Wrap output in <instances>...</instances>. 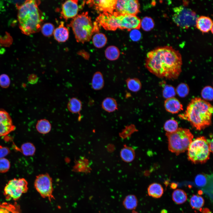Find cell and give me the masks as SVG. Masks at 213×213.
<instances>
[{
    "mask_svg": "<svg viewBox=\"0 0 213 213\" xmlns=\"http://www.w3.org/2000/svg\"><path fill=\"white\" fill-rule=\"evenodd\" d=\"M30 80L31 83H35L38 81V78L36 75L33 74L30 76Z\"/></svg>",
    "mask_w": 213,
    "mask_h": 213,
    "instance_id": "obj_44",
    "label": "cell"
},
{
    "mask_svg": "<svg viewBox=\"0 0 213 213\" xmlns=\"http://www.w3.org/2000/svg\"><path fill=\"white\" fill-rule=\"evenodd\" d=\"M133 211H132V213H139L138 212L135 211L134 210H133Z\"/></svg>",
    "mask_w": 213,
    "mask_h": 213,
    "instance_id": "obj_50",
    "label": "cell"
},
{
    "mask_svg": "<svg viewBox=\"0 0 213 213\" xmlns=\"http://www.w3.org/2000/svg\"><path fill=\"white\" fill-rule=\"evenodd\" d=\"M117 22L118 28L128 30L139 29L141 27V20L136 15H120L117 13Z\"/></svg>",
    "mask_w": 213,
    "mask_h": 213,
    "instance_id": "obj_11",
    "label": "cell"
},
{
    "mask_svg": "<svg viewBox=\"0 0 213 213\" xmlns=\"http://www.w3.org/2000/svg\"><path fill=\"white\" fill-rule=\"evenodd\" d=\"M196 25L197 28L203 33H206L212 30L213 23L209 17L201 16L198 17Z\"/></svg>",
    "mask_w": 213,
    "mask_h": 213,
    "instance_id": "obj_17",
    "label": "cell"
},
{
    "mask_svg": "<svg viewBox=\"0 0 213 213\" xmlns=\"http://www.w3.org/2000/svg\"><path fill=\"white\" fill-rule=\"evenodd\" d=\"M117 13L114 12L111 14L107 12L101 13L95 22L98 26H101L107 30L114 31L118 28L117 22Z\"/></svg>",
    "mask_w": 213,
    "mask_h": 213,
    "instance_id": "obj_12",
    "label": "cell"
},
{
    "mask_svg": "<svg viewBox=\"0 0 213 213\" xmlns=\"http://www.w3.org/2000/svg\"><path fill=\"white\" fill-rule=\"evenodd\" d=\"M116 0H89L86 3L90 7H93L97 11L112 14L114 12Z\"/></svg>",
    "mask_w": 213,
    "mask_h": 213,
    "instance_id": "obj_13",
    "label": "cell"
},
{
    "mask_svg": "<svg viewBox=\"0 0 213 213\" xmlns=\"http://www.w3.org/2000/svg\"><path fill=\"white\" fill-rule=\"evenodd\" d=\"M40 3L39 1L26 0L17 7L19 27L25 35L35 33L41 28L43 19L38 7Z\"/></svg>",
    "mask_w": 213,
    "mask_h": 213,
    "instance_id": "obj_3",
    "label": "cell"
},
{
    "mask_svg": "<svg viewBox=\"0 0 213 213\" xmlns=\"http://www.w3.org/2000/svg\"><path fill=\"white\" fill-rule=\"evenodd\" d=\"M207 140L209 144L210 151L211 152H212L213 151V139H212L211 140Z\"/></svg>",
    "mask_w": 213,
    "mask_h": 213,
    "instance_id": "obj_45",
    "label": "cell"
},
{
    "mask_svg": "<svg viewBox=\"0 0 213 213\" xmlns=\"http://www.w3.org/2000/svg\"><path fill=\"white\" fill-rule=\"evenodd\" d=\"M10 164L9 161L6 158L0 159V173L7 172L10 169Z\"/></svg>",
    "mask_w": 213,
    "mask_h": 213,
    "instance_id": "obj_40",
    "label": "cell"
},
{
    "mask_svg": "<svg viewBox=\"0 0 213 213\" xmlns=\"http://www.w3.org/2000/svg\"><path fill=\"white\" fill-rule=\"evenodd\" d=\"M182 65L180 53L169 46L158 47L148 52L145 64L148 70L156 77L172 80L180 75Z\"/></svg>",
    "mask_w": 213,
    "mask_h": 213,
    "instance_id": "obj_1",
    "label": "cell"
},
{
    "mask_svg": "<svg viewBox=\"0 0 213 213\" xmlns=\"http://www.w3.org/2000/svg\"><path fill=\"white\" fill-rule=\"evenodd\" d=\"M120 156L124 161L130 162L134 159L135 153L134 150L131 148L125 146L121 151Z\"/></svg>",
    "mask_w": 213,
    "mask_h": 213,
    "instance_id": "obj_28",
    "label": "cell"
},
{
    "mask_svg": "<svg viewBox=\"0 0 213 213\" xmlns=\"http://www.w3.org/2000/svg\"><path fill=\"white\" fill-rule=\"evenodd\" d=\"M175 90L176 93L179 96L183 98L188 95L189 92V88L186 84L181 83L178 85Z\"/></svg>",
    "mask_w": 213,
    "mask_h": 213,
    "instance_id": "obj_36",
    "label": "cell"
},
{
    "mask_svg": "<svg viewBox=\"0 0 213 213\" xmlns=\"http://www.w3.org/2000/svg\"><path fill=\"white\" fill-rule=\"evenodd\" d=\"M41 29L43 35L46 36H50L53 33L54 27L52 24L47 23L43 24Z\"/></svg>",
    "mask_w": 213,
    "mask_h": 213,
    "instance_id": "obj_39",
    "label": "cell"
},
{
    "mask_svg": "<svg viewBox=\"0 0 213 213\" xmlns=\"http://www.w3.org/2000/svg\"><path fill=\"white\" fill-rule=\"evenodd\" d=\"M10 84V80L8 76L5 74L0 76V85L3 88H6L8 87Z\"/></svg>",
    "mask_w": 213,
    "mask_h": 213,
    "instance_id": "obj_42",
    "label": "cell"
},
{
    "mask_svg": "<svg viewBox=\"0 0 213 213\" xmlns=\"http://www.w3.org/2000/svg\"><path fill=\"white\" fill-rule=\"evenodd\" d=\"M104 83L102 74L99 71L96 72L93 75L91 81V86L93 89L100 90L103 88Z\"/></svg>",
    "mask_w": 213,
    "mask_h": 213,
    "instance_id": "obj_21",
    "label": "cell"
},
{
    "mask_svg": "<svg viewBox=\"0 0 213 213\" xmlns=\"http://www.w3.org/2000/svg\"><path fill=\"white\" fill-rule=\"evenodd\" d=\"M164 106L167 111L173 114L178 113L183 110L182 104L174 97L166 99L164 102Z\"/></svg>",
    "mask_w": 213,
    "mask_h": 213,
    "instance_id": "obj_16",
    "label": "cell"
},
{
    "mask_svg": "<svg viewBox=\"0 0 213 213\" xmlns=\"http://www.w3.org/2000/svg\"><path fill=\"white\" fill-rule=\"evenodd\" d=\"M138 203L137 197L135 195L132 194L126 196L123 202V205L125 208L133 210L137 207Z\"/></svg>",
    "mask_w": 213,
    "mask_h": 213,
    "instance_id": "obj_25",
    "label": "cell"
},
{
    "mask_svg": "<svg viewBox=\"0 0 213 213\" xmlns=\"http://www.w3.org/2000/svg\"><path fill=\"white\" fill-rule=\"evenodd\" d=\"M10 151L8 148L0 146V159L4 158L9 154Z\"/></svg>",
    "mask_w": 213,
    "mask_h": 213,
    "instance_id": "obj_43",
    "label": "cell"
},
{
    "mask_svg": "<svg viewBox=\"0 0 213 213\" xmlns=\"http://www.w3.org/2000/svg\"><path fill=\"white\" fill-rule=\"evenodd\" d=\"M67 108L70 112L73 113H79L82 109L81 101L75 97H73L69 100Z\"/></svg>",
    "mask_w": 213,
    "mask_h": 213,
    "instance_id": "obj_23",
    "label": "cell"
},
{
    "mask_svg": "<svg viewBox=\"0 0 213 213\" xmlns=\"http://www.w3.org/2000/svg\"><path fill=\"white\" fill-rule=\"evenodd\" d=\"M154 26V23L153 19L150 17H144L141 22V27L145 31H149L152 29Z\"/></svg>",
    "mask_w": 213,
    "mask_h": 213,
    "instance_id": "obj_34",
    "label": "cell"
},
{
    "mask_svg": "<svg viewBox=\"0 0 213 213\" xmlns=\"http://www.w3.org/2000/svg\"><path fill=\"white\" fill-rule=\"evenodd\" d=\"M166 135L169 150L177 155L188 150L193 137L190 130L182 128H178L173 133H166Z\"/></svg>",
    "mask_w": 213,
    "mask_h": 213,
    "instance_id": "obj_5",
    "label": "cell"
},
{
    "mask_svg": "<svg viewBox=\"0 0 213 213\" xmlns=\"http://www.w3.org/2000/svg\"><path fill=\"white\" fill-rule=\"evenodd\" d=\"M176 94L175 89L173 86L166 85L162 91L163 97L166 99L174 97Z\"/></svg>",
    "mask_w": 213,
    "mask_h": 213,
    "instance_id": "obj_38",
    "label": "cell"
},
{
    "mask_svg": "<svg viewBox=\"0 0 213 213\" xmlns=\"http://www.w3.org/2000/svg\"><path fill=\"white\" fill-rule=\"evenodd\" d=\"M201 95L203 99L205 101H211L213 98V89L210 86H206L202 90Z\"/></svg>",
    "mask_w": 213,
    "mask_h": 213,
    "instance_id": "obj_37",
    "label": "cell"
},
{
    "mask_svg": "<svg viewBox=\"0 0 213 213\" xmlns=\"http://www.w3.org/2000/svg\"><path fill=\"white\" fill-rule=\"evenodd\" d=\"M69 25L72 29L76 41L84 43L91 38L93 25L88 12H84L73 18Z\"/></svg>",
    "mask_w": 213,
    "mask_h": 213,
    "instance_id": "obj_4",
    "label": "cell"
},
{
    "mask_svg": "<svg viewBox=\"0 0 213 213\" xmlns=\"http://www.w3.org/2000/svg\"><path fill=\"white\" fill-rule=\"evenodd\" d=\"M139 8L137 0H116L114 12L120 15H136L139 12Z\"/></svg>",
    "mask_w": 213,
    "mask_h": 213,
    "instance_id": "obj_10",
    "label": "cell"
},
{
    "mask_svg": "<svg viewBox=\"0 0 213 213\" xmlns=\"http://www.w3.org/2000/svg\"><path fill=\"white\" fill-rule=\"evenodd\" d=\"M130 37L133 41H137L141 39V34L138 29H133L131 30L130 33Z\"/></svg>",
    "mask_w": 213,
    "mask_h": 213,
    "instance_id": "obj_41",
    "label": "cell"
},
{
    "mask_svg": "<svg viewBox=\"0 0 213 213\" xmlns=\"http://www.w3.org/2000/svg\"><path fill=\"white\" fill-rule=\"evenodd\" d=\"M92 41L95 47L97 48H101L106 45L107 39L104 34L99 33L94 35L93 37Z\"/></svg>",
    "mask_w": 213,
    "mask_h": 213,
    "instance_id": "obj_30",
    "label": "cell"
},
{
    "mask_svg": "<svg viewBox=\"0 0 213 213\" xmlns=\"http://www.w3.org/2000/svg\"><path fill=\"white\" fill-rule=\"evenodd\" d=\"M28 183L24 178H14L9 180L4 189V194L7 201L17 200L28 190Z\"/></svg>",
    "mask_w": 213,
    "mask_h": 213,
    "instance_id": "obj_8",
    "label": "cell"
},
{
    "mask_svg": "<svg viewBox=\"0 0 213 213\" xmlns=\"http://www.w3.org/2000/svg\"><path fill=\"white\" fill-rule=\"evenodd\" d=\"M0 213H22L20 206L16 203H0Z\"/></svg>",
    "mask_w": 213,
    "mask_h": 213,
    "instance_id": "obj_20",
    "label": "cell"
},
{
    "mask_svg": "<svg viewBox=\"0 0 213 213\" xmlns=\"http://www.w3.org/2000/svg\"><path fill=\"white\" fill-rule=\"evenodd\" d=\"M161 213H168L167 211V210L165 209H163L161 211Z\"/></svg>",
    "mask_w": 213,
    "mask_h": 213,
    "instance_id": "obj_48",
    "label": "cell"
},
{
    "mask_svg": "<svg viewBox=\"0 0 213 213\" xmlns=\"http://www.w3.org/2000/svg\"><path fill=\"white\" fill-rule=\"evenodd\" d=\"M148 195L155 198H158L162 195L164 190L159 184L153 183L149 185L147 188Z\"/></svg>",
    "mask_w": 213,
    "mask_h": 213,
    "instance_id": "obj_19",
    "label": "cell"
},
{
    "mask_svg": "<svg viewBox=\"0 0 213 213\" xmlns=\"http://www.w3.org/2000/svg\"><path fill=\"white\" fill-rule=\"evenodd\" d=\"M201 211L202 213H211L210 211L207 208H204L201 209Z\"/></svg>",
    "mask_w": 213,
    "mask_h": 213,
    "instance_id": "obj_46",
    "label": "cell"
},
{
    "mask_svg": "<svg viewBox=\"0 0 213 213\" xmlns=\"http://www.w3.org/2000/svg\"><path fill=\"white\" fill-rule=\"evenodd\" d=\"M178 186L177 184L175 183H172L171 184L170 188L173 189H176Z\"/></svg>",
    "mask_w": 213,
    "mask_h": 213,
    "instance_id": "obj_47",
    "label": "cell"
},
{
    "mask_svg": "<svg viewBox=\"0 0 213 213\" xmlns=\"http://www.w3.org/2000/svg\"><path fill=\"white\" fill-rule=\"evenodd\" d=\"M178 127V122L174 119L167 120L165 123L164 128L168 133H172L175 131Z\"/></svg>",
    "mask_w": 213,
    "mask_h": 213,
    "instance_id": "obj_35",
    "label": "cell"
},
{
    "mask_svg": "<svg viewBox=\"0 0 213 213\" xmlns=\"http://www.w3.org/2000/svg\"><path fill=\"white\" fill-rule=\"evenodd\" d=\"M125 81L128 88L133 92H137L141 89V82L137 78H128Z\"/></svg>",
    "mask_w": 213,
    "mask_h": 213,
    "instance_id": "obj_26",
    "label": "cell"
},
{
    "mask_svg": "<svg viewBox=\"0 0 213 213\" xmlns=\"http://www.w3.org/2000/svg\"><path fill=\"white\" fill-rule=\"evenodd\" d=\"M101 106L103 109L108 112H112L117 110L118 106L117 102L115 99L108 97L103 101Z\"/></svg>",
    "mask_w": 213,
    "mask_h": 213,
    "instance_id": "obj_22",
    "label": "cell"
},
{
    "mask_svg": "<svg viewBox=\"0 0 213 213\" xmlns=\"http://www.w3.org/2000/svg\"><path fill=\"white\" fill-rule=\"evenodd\" d=\"M204 203V198L201 196L193 195L190 200V204L191 207L194 209H201Z\"/></svg>",
    "mask_w": 213,
    "mask_h": 213,
    "instance_id": "obj_31",
    "label": "cell"
},
{
    "mask_svg": "<svg viewBox=\"0 0 213 213\" xmlns=\"http://www.w3.org/2000/svg\"><path fill=\"white\" fill-rule=\"evenodd\" d=\"M189 160L194 164L205 163L209 158L210 151L207 140L204 136L195 138L188 149Z\"/></svg>",
    "mask_w": 213,
    "mask_h": 213,
    "instance_id": "obj_6",
    "label": "cell"
},
{
    "mask_svg": "<svg viewBox=\"0 0 213 213\" xmlns=\"http://www.w3.org/2000/svg\"><path fill=\"white\" fill-rule=\"evenodd\" d=\"M173 11L172 19L178 26L185 29L196 25L198 17L191 9L181 5L174 7Z\"/></svg>",
    "mask_w": 213,
    "mask_h": 213,
    "instance_id": "obj_7",
    "label": "cell"
},
{
    "mask_svg": "<svg viewBox=\"0 0 213 213\" xmlns=\"http://www.w3.org/2000/svg\"><path fill=\"white\" fill-rule=\"evenodd\" d=\"M199 194H202L203 193V192L201 190H199L198 192Z\"/></svg>",
    "mask_w": 213,
    "mask_h": 213,
    "instance_id": "obj_49",
    "label": "cell"
},
{
    "mask_svg": "<svg viewBox=\"0 0 213 213\" xmlns=\"http://www.w3.org/2000/svg\"><path fill=\"white\" fill-rule=\"evenodd\" d=\"M209 178H208V176H207L203 174H199L196 177L195 182L198 186L206 189L207 185L208 186L209 185H212L209 184V183H211V181H209Z\"/></svg>",
    "mask_w": 213,
    "mask_h": 213,
    "instance_id": "obj_32",
    "label": "cell"
},
{
    "mask_svg": "<svg viewBox=\"0 0 213 213\" xmlns=\"http://www.w3.org/2000/svg\"><path fill=\"white\" fill-rule=\"evenodd\" d=\"M21 151L25 156L33 155L36 151V148L31 143L26 142L23 144L20 148Z\"/></svg>",
    "mask_w": 213,
    "mask_h": 213,
    "instance_id": "obj_33",
    "label": "cell"
},
{
    "mask_svg": "<svg viewBox=\"0 0 213 213\" xmlns=\"http://www.w3.org/2000/svg\"><path fill=\"white\" fill-rule=\"evenodd\" d=\"M15 129L9 114L4 110H0V137L8 135Z\"/></svg>",
    "mask_w": 213,
    "mask_h": 213,
    "instance_id": "obj_14",
    "label": "cell"
},
{
    "mask_svg": "<svg viewBox=\"0 0 213 213\" xmlns=\"http://www.w3.org/2000/svg\"><path fill=\"white\" fill-rule=\"evenodd\" d=\"M36 128L40 133L46 134L50 132L51 126L49 120L46 119H42L38 121L36 124Z\"/></svg>",
    "mask_w": 213,
    "mask_h": 213,
    "instance_id": "obj_24",
    "label": "cell"
},
{
    "mask_svg": "<svg viewBox=\"0 0 213 213\" xmlns=\"http://www.w3.org/2000/svg\"><path fill=\"white\" fill-rule=\"evenodd\" d=\"M34 185L42 197L47 198L50 201L55 199L53 195L52 180L48 174H41L37 176Z\"/></svg>",
    "mask_w": 213,
    "mask_h": 213,
    "instance_id": "obj_9",
    "label": "cell"
},
{
    "mask_svg": "<svg viewBox=\"0 0 213 213\" xmlns=\"http://www.w3.org/2000/svg\"><path fill=\"white\" fill-rule=\"evenodd\" d=\"M172 197L173 201L177 204H181L185 203L187 199V195L185 192L180 189L174 191Z\"/></svg>",
    "mask_w": 213,
    "mask_h": 213,
    "instance_id": "obj_27",
    "label": "cell"
},
{
    "mask_svg": "<svg viewBox=\"0 0 213 213\" xmlns=\"http://www.w3.org/2000/svg\"><path fill=\"white\" fill-rule=\"evenodd\" d=\"M78 1L70 0L65 1L62 5L61 14L66 20L68 18H74L79 11Z\"/></svg>",
    "mask_w": 213,
    "mask_h": 213,
    "instance_id": "obj_15",
    "label": "cell"
},
{
    "mask_svg": "<svg viewBox=\"0 0 213 213\" xmlns=\"http://www.w3.org/2000/svg\"><path fill=\"white\" fill-rule=\"evenodd\" d=\"M105 56L108 60L114 61L118 59L120 55L118 49L115 46H111L108 47L105 50Z\"/></svg>",
    "mask_w": 213,
    "mask_h": 213,
    "instance_id": "obj_29",
    "label": "cell"
},
{
    "mask_svg": "<svg viewBox=\"0 0 213 213\" xmlns=\"http://www.w3.org/2000/svg\"><path fill=\"white\" fill-rule=\"evenodd\" d=\"M212 106L199 97L192 99L185 112L178 115L181 119L189 121L197 130H201L211 124Z\"/></svg>",
    "mask_w": 213,
    "mask_h": 213,
    "instance_id": "obj_2",
    "label": "cell"
},
{
    "mask_svg": "<svg viewBox=\"0 0 213 213\" xmlns=\"http://www.w3.org/2000/svg\"><path fill=\"white\" fill-rule=\"evenodd\" d=\"M53 34L55 39L60 42L66 41L69 36L68 30L64 26V22H62L58 27L54 29Z\"/></svg>",
    "mask_w": 213,
    "mask_h": 213,
    "instance_id": "obj_18",
    "label": "cell"
}]
</instances>
